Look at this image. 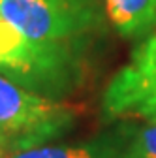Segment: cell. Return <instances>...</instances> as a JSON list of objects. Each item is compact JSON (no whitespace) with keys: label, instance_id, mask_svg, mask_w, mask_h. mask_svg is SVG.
I'll list each match as a JSON object with an SVG mask.
<instances>
[{"label":"cell","instance_id":"cell-1","mask_svg":"<svg viewBox=\"0 0 156 158\" xmlns=\"http://www.w3.org/2000/svg\"><path fill=\"white\" fill-rule=\"evenodd\" d=\"M0 73L32 92L58 100L79 81V47L34 42L0 15Z\"/></svg>","mask_w":156,"mask_h":158},{"label":"cell","instance_id":"cell-2","mask_svg":"<svg viewBox=\"0 0 156 158\" xmlns=\"http://www.w3.org/2000/svg\"><path fill=\"white\" fill-rule=\"evenodd\" d=\"M77 107L32 92L0 73V137L10 152L45 145L66 134Z\"/></svg>","mask_w":156,"mask_h":158},{"label":"cell","instance_id":"cell-3","mask_svg":"<svg viewBox=\"0 0 156 158\" xmlns=\"http://www.w3.org/2000/svg\"><path fill=\"white\" fill-rule=\"evenodd\" d=\"M0 15L34 42L75 47L102 25L98 0H0Z\"/></svg>","mask_w":156,"mask_h":158},{"label":"cell","instance_id":"cell-4","mask_svg":"<svg viewBox=\"0 0 156 158\" xmlns=\"http://www.w3.org/2000/svg\"><path fill=\"white\" fill-rule=\"evenodd\" d=\"M102 109L105 118H147L156 109V27L111 77L102 96Z\"/></svg>","mask_w":156,"mask_h":158},{"label":"cell","instance_id":"cell-5","mask_svg":"<svg viewBox=\"0 0 156 158\" xmlns=\"http://www.w3.org/2000/svg\"><path fill=\"white\" fill-rule=\"evenodd\" d=\"M130 126H121L113 132L77 143L64 145H38L25 151H17L10 158H122L126 141L130 137Z\"/></svg>","mask_w":156,"mask_h":158},{"label":"cell","instance_id":"cell-6","mask_svg":"<svg viewBox=\"0 0 156 158\" xmlns=\"http://www.w3.org/2000/svg\"><path fill=\"white\" fill-rule=\"evenodd\" d=\"M105 10L122 36L149 34L156 27V0H105Z\"/></svg>","mask_w":156,"mask_h":158},{"label":"cell","instance_id":"cell-7","mask_svg":"<svg viewBox=\"0 0 156 158\" xmlns=\"http://www.w3.org/2000/svg\"><path fill=\"white\" fill-rule=\"evenodd\" d=\"M122 158H156V118H147L143 126L130 130Z\"/></svg>","mask_w":156,"mask_h":158},{"label":"cell","instance_id":"cell-8","mask_svg":"<svg viewBox=\"0 0 156 158\" xmlns=\"http://www.w3.org/2000/svg\"><path fill=\"white\" fill-rule=\"evenodd\" d=\"M10 156H11V152H10V149H8L6 141L0 137V158H10Z\"/></svg>","mask_w":156,"mask_h":158},{"label":"cell","instance_id":"cell-9","mask_svg":"<svg viewBox=\"0 0 156 158\" xmlns=\"http://www.w3.org/2000/svg\"><path fill=\"white\" fill-rule=\"evenodd\" d=\"M147 118H156V109H154V111H152V113H150ZM147 118H143V121H147Z\"/></svg>","mask_w":156,"mask_h":158}]
</instances>
